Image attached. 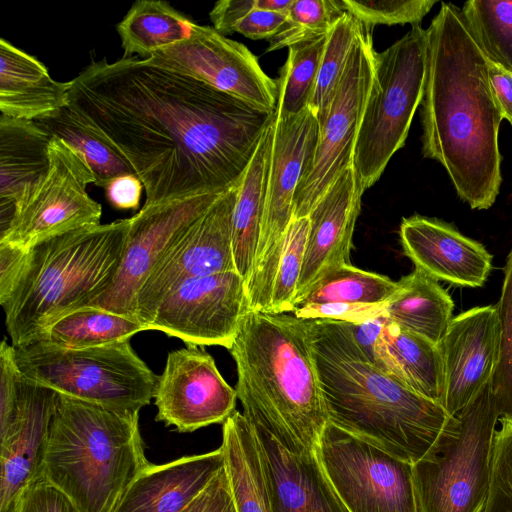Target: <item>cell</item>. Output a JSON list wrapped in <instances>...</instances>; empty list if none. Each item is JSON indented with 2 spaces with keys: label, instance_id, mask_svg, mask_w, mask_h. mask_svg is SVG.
<instances>
[{
  "label": "cell",
  "instance_id": "cell-1",
  "mask_svg": "<svg viewBox=\"0 0 512 512\" xmlns=\"http://www.w3.org/2000/svg\"><path fill=\"white\" fill-rule=\"evenodd\" d=\"M68 106L125 157L144 205L235 187L275 117L136 56L92 60L70 80Z\"/></svg>",
  "mask_w": 512,
  "mask_h": 512
},
{
  "label": "cell",
  "instance_id": "cell-2",
  "mask_svg": "<svg viewBox=\"0 0 512 512\" xmlns=\"http://www.w3.org/2000/svg\"><path fill=\"white\" fill-rule=\"evenodd\" d=\"M427 31L421 101L422 153L439 162L472 209L490 208L502 183L503 120L488 73L461 8L442 3Z\"/></svg>",
  "mask_w": 512,
  "mask_h": 512
},
{
  "label": "cell",
  "instance_id": "cell-3",
  "mask_svg": "<svg viewBox=\"0 0 512 512\" xmlns=\"http://www.w3.org/2000/svg\"><path fill=\"white\" fill-rule=\"evenodd\" d=\"M305 321L328 422L412 465L445 444L455 415L371 362L346 322Z\"/></svg>",
  "mask_w": 512,
  "mask_h": 512
},
{
  "label": "cell",
  "instance_id": "cell-4",
  "mask_svg": "<svg viewBox=\"0 0 512 512\" xmlns=\"http://www.w3.org/2000/svg\"><path fill=\"white\" fill-rule=\"evenodd\" d=\"M129 218L78 228L28 249L0 242V304L13 347L63 315L89 306L118 271Z\"/></svg>",
  "mask_w": 512,
  "mask_h": 512
},
{
  "label": "cell",
  "instance_id": "cell-5",
  "mask_svg": "<svg viewBox=\"0 0 512 512\" xmlns=\"http://www.w3.org/2000/svg\"><path fill=\"white\" fill-rule=\"evenodd\" d=\"M228 350L247 420L294 454L315 451L328 417L306 321L251 310Z\"/></svg>",
  "mask_w": 512,
  "mask_h": 512
},
{
  "label": "cell",
  "instance_id": "cell-6",
  "mask_svg": "<svg viewBox=\"0 0 512 512\" xmlns=\"http://www.w3.org/2000/svg\"><path fill=\"white\" fill-rule=\"evenodd\" d=\"M139 413L118 411L57 393L43 462V477L80 512H113L151 463Z\"/></svg>",
  "mask_w": 512,
  "mask_h": 512
},
{
  "label": "cell",
  "instance_id": "cell-7",
  "mask_svg": "<svg viewBox=\"0 0 512 512\" xmlns=\"http://www.w3.org/2000/svg\"><path fill=\"white\" fill-rule=\"evenodd\" d=\"M14 352L26 378L59 394L136 413L155 396L159 376L129 340L83 349L34 341Z\"/></svg>",
  "mask_w": 512,
  "mask_h": 512
},
{
  "label": "cell",
  "instance_id": "cell-8",
  "mask_svg": "<svg viewBox=\"0 0 512 512\" xmlns=\"http://www.w3.org/2000/svg\"><path fill=\"white\" fill-rule=\"evenodd\" d=\"M427 63V31L419 24L375 55V82L355 145L352 168L361 188L373 186L406 141L421 104Z\"/></svg>",
  "mask_w": 512,
  "mask_h": 512
},
{
  "label": "cell",
  "instance_id": "cell-9",
  "mask_svg": "<svg viewBox=\"0 0 512 512\" xmlns=\"http://www.w3.org/2000/svg\"><path fill=\"white\" fill-rule=\"evenodd\" d=\"M456 416L445 444L413 464L416 512H482L499 419L490 382Z\"/></svg>",
  "mask_w": 512,
  "mask_h": 512
},
{
  "label": "cell",
  "instance_id": "cell-10",
  "mask_svg": "<svg viewBox=\"0 0 512 512\" xmlns=\"http://www.w3.org/2000/svg\"><path fill=\"white\" fill-rule=\"evenodd\" d=\"M57 392L26 378L12 345H0V512H17L26 489L43 477Z\"/></svg>",
  "mask_w": 512,
  "mask_h": 512
},
{
  "label": "cell",
  "instance_id": "cell-11",
  "mask_svg": "<svg viewBox=\"0 0 512 512\" xmlns=\"http://www.w3.org/2000/svg\"><path fill=\"white\" fill-rule=\"evenodd\" d=\"M320 126L309 106L274 118L261 235L247 284L251 310L268 312L285 233L293 220V199L319 140Z\"/></svg>",
  "mask_w": 512,
  "mask_h": 512
},
{
  "label": "cell",
  "instance_id": "cell-12",
  "mask_svg": "<svg viewBox=\"0 0 512 512\" xmlns=\"http://www.w3.org/2000/svg\"><path fill=\"white\" fill-rule=\"evenodd\" d=\"M375 55L372 28L362 24L327 113L319 124L314 156L294 195L293 219L308 217L339 175L352 166L362 117L375 82Z\"/></svg>",
  "mask_w": 512,
  "mask_h": 512
},
{
  "label": "cell",
  "instance_id": "cell-13",
  "mask_svg": "<svg viewBox=\"0 0 512 512\" xmlns=\"http://www.w3.org/2000/svg\"><path fill=\"white\" fill-rule=\"evenodd\" d=\"M49 158L48 172L0 232V242L28 249L52 236L100 224L102 207L87 192L96 179L85 157L52 137Z\"/></svg>",
  "mask_w": 512,
  "mask_h": 512
},
{
  "label": "cell",
  "instance_id": "cell-14",
  "mask_svg": "<svg viewBox=\"0 0 512 512\" xmlns=\"http://www.w3.org/2000/svg\"><path fill=\"white\" fill-rule=\"evenodd\" d=\"M315 451L349 512H416L412 464L330 422Z\"/></svg>",
  "mask_w": 512,
  "mask_h": 512
},
{
  "label": "cell",
  "instance_id": "cell-15",
  "mask_svg": "<svg viewBox=\"0 0 512 512\" xmlns=\"http://www.w3.org/2000/svg\"><path fill=\"white\" fill-rule=\"evenodd\" d=\"M251 311L247 283L237 271L188 279L159 304L148 330H159L187 345L229 349Z\"/></svg>",
  "mask_w": 512,
  "mask_h": 512
},
{
  "label": "cell",
  "instance_id": "cell-16",
  "mask_svg": "<svg viewBox=\"0 0 512 512\" xmlns=\"http://www.w3.org/2000/svg\"><path fill=\"white\" fill-rule=\"evenodd\" d=\"M237 185L223 193L183 232L140 287L136 296L135 317L147 330L162 300L184 281L236 271L232 222Z\"/></svg>",
  "mask_w": 512,
  "mask_h": 512
},
{
  "label": "cell",
  "instance_id": "cell-17",
  "mask_svg": "<svg viewBox=\"0 0 512 512\" xmlns=\"http://www.w3.org/2000/svg\"><path fill=\"white\" fill-rule=\"evenodd\" d=\"M223 193L143 205L129 218L121 262L112 284L89 306L136 319V296L144 281L173 243Z\"/></svg>",
  "mask_w": 512,
  "mask_h": 512
},
{
  "label": "cell",
  "instance_id": "cell-18",
  "mask_svg": "<svg viewBox=\"0 0 512 512\" xmlns=\"http://www.w3.org/2000/svg\"><path fill=\"white\" fill-rule=\"evenodd\" d=\"M146 59L259 108L276 110L277 80L263 71L255 55L245 45L209 26L195 23L187 38Z\"/></svg>",
  "mask_w": 512,
  "mask_h": 512
},
{
  "label": "cell",
  "instance_id": "cell-19",
  "mask_svg": "<svg viewBox=\"0 0 512 512\" xmlns=\"http://www.w3.org/2000/svg\"><path fill=\"white\" fill-rule=\"evenodd\" d=\"M156 420L179 432L224 423L235 411L237 393L213 357L195 345L171 351L155 392Z\"/></svg>",
  "mask_w": 512,
  "mask_h": 512
},
{
  "label": "cell",
  "instance_id": "cell-20",
  "mask_svg": "<svg viewBox=\"0 0 512 512\" xmlns=\"http://www.w3.org/2000/svg\"><path fill=\"white\" fill-rule=\"evenodd\" d=\"M444 371L442 406L454 416L490 382L498 358L496 306L453 317L439 344Z\"/></svg>",
  "mask_w": 512,
  "mask_h": 512
},
{
  "label": "cell",
  "instance_id": "cell-21",
  "mask_svg": "<svg viewBox=\"0 0 512 512\" xmlns=\"http://www.w3.org/2000/svg\"><path fill=\"white\" fill-rule=\"evenodd\" d=\"M363 193L351 166L339 175L309 213V232L294 307L326 272L350 264Z\"/></svg>",
  "mask_w": 512,
  "mask_h": 512
},
{
  "label": "cell",
  "instance_id": "cell-22",
  "mask_svg": "<svg viewBox=\"0 0 512 512\" xmlns=\"http://www.w3.org/2000/svg\"><path fill=\"white\" fill-rule=\"evenodd\" d=\"M404 253L431 278L461 287H480L492 269L486 248L442 220L413 215L399 229Z\"/></svg>",
  "mask_w": 512,
  "mask_h": 512
},
{
  "label": "cell",
  "instance_id": "cell-23",
  "mask_svg": "<svg viewBox=\"0 0 512 512\" xmlns=\"http://www.w3.org/2000/svg\"><path fill=\"white\" fill-rule=\"evenodd\" d=\"M255 430L274 512H349L330 483L316 451L294 454L266 431Z\"/></svg>",
  "mask_w": 512,
  "mask_h": 512
},
{
  "label": "cell",
  "instance_id": "cell-24",
  "mask_svg": "<svg viewBox=\"0 0 512 512\" xmlns=\"http://www.w3.org/2000/svg\"><path fill=\"white\" fill-rule=\"evenodd\" d=\"M223 467L221 447L151 464L130 485L113 512H182Z\"/></svg>",
  "mask_w": 512,
  "mask_h": 512
},
{
  "label": "cell",
  "instance_id": "cell-25",
  "mask_svg": "<svg viewBox=\"0 0 512 512\" xmlns=\"http://www.w3.org/2000/svg\"><path fill=\"white\" fill-rule=\"evenodd\" d=\"M51 138L35 121L0 116V232L48 172Z\"/></svg>",
  "mask_w": 512,
  "mask_h": 512
},
{
  "label": "cell",
  "instance_id": "cell-26",
  "mask_svg": "<svg viewBox=\"0 0 512 512\" xmlns=\"http://www.w3.org/2000/svg\"><path fill=\"white\" fill-rule=\"evenodd\" d=\"M70 81L54 80L34 56L0 39V112L9 118L38 121L69 103Z\"/></svg>",
  "mask_w": 512,
  "mask_h": 512
},
{
  "label": "cell",
  "instance_id": "cell-27",
  "mask_svg": "<svg viewBox=\"0 0 512 512\" xmlns=\"http://www.w3.org/2000/svg\"><path fill=\"white\" fill-rule=\"evenodd\" d=\"M374 364L415 393L442 404L443 361L439 345L385 319Z\"/></svg>",
  "mask_w": 512,
  "mask_h": 512
},
{
  "label": "cell",
  "instance_id": "cell-28",
  "mask_svg": "<svg viewBox=\"0 0 512 512\" xmlns=\"http://www.w3.org/2000/svg\"><path fill=\"white\" fill-rule=\"evenodd\" d=\"M220 447L235 511L274 512L260 441L243 413L225 420Z\"/></svg>",
  "mask_w": 512,
  "mask_h": 512
},
{
  "label": "cell",
  "instance_id": "cell-29",
  "mask_svg": "<svg viewBox=\"0 0 512 512\" xmlns=\"http://www.w3.org/2000/svg\"><path fill=\"white\" fill-rule=\"evenodd\" d=\"M273 124L274 119L263 134L237 185L232 248L236 271L247 284L254 269L261 235Z\"/></svg>",
  "mask_w": 512,
  "mask_h": 512
},
{
  "label": "cell",
  "instance_id": "cell-30",
  "mask_svg": "<svg viewBox=\"0 0 512 512\" xmlns=\"http://www.w3.org/2000/svg\"><path fill=\"white\" fill-rule=\"evenodd\" d=\"M396 292L383 305V318L439 345L454 303L439 282L418 269L402 277Z\"/></svg>",
  "mask_w": 512,
  "mask_h": 512
},
{
  "label": "cell",
  "instance_id": "cell-31",
  "mask_svg": "<svg viewBox=\"0 0 512 512\" xmlns=\"http://www.w3.org/2000/svg\"><path fill=\"white\" fill-rule=\"evenodd\" d=\"M194 24L166 1H136L116 26L123 57L146 59L187 38Z\"/></svg>",
  "mask_w": 512,
  "mask_h": 512
},
{
  "label": "cell",
  "instance_id": "cell-32",
  "mask_svg": "<svg viewBox=\"0 0 512 512\" xmlns=\"http://www.w3.org/2000/svg\"><path fill=\"white\" fill-rule=\"evenodd\" d=\"M146 330L147 327L135 318L85 306L52 322L34 341L67 349H83L127 341Z\"/></svg>",
  "mask_w": 512,
  "mask_h": 512
},
{
  "label": "cell",
  "instance_id": "cell-33",
  "mask_svg": "<svg viewBox=\"0 0 512 512\" xmlns=\"http://www.w3.org/2000/svg\"><path fill=\"white\" fill-rule=\"evenodd\" d=\"M35 122L52 137L66 141L85 157L95 175L96 186L105 188L116 177L135 175L117 148L68 105Z\"/></svg>",
  "mask_w": 512,
  "mask_h": 512
},
{
  "label": "cell",
  "instance_id": "cell-34",
  "mask_svg": "<svg viewBox=\"0 0 512 512\" xmlns=\"http://www.w3.org/2000/svg\"><path fill=\"white\" fill-rule=\"evenodd\" d=\"M397 289L398 283L387 276L343 264L326 272L295 307L328 303L382 304Z\"/></svg>",
  "mask_w": 512,
  "mask_h": 512
},
{
  "label": "cell",
  "instance_id": "cell-35",
  "mask_svg": "<svg viewBox=\"0 0 512 512\" xmlns=\"http://www.w3.org/2000/svg\"><path fill=\"white\" fill-rule=\"evenodd\" d=\"M327 35L288 48L287 60L277 79L278 101L275 110L277 118L292 117L309 106Z\"/></svg>",
  "mask_w": 512,
  "mask_h": 512
},
{
  "label": "cell",
  "instance_id": "cell-36",
  "mask_svg": "<svg viewBox=\"0 0 512 512\" xmlns=\"http://www.w3.org/2000/svg\"><path fill=\"white\" fill-rule=\"evenodd\" d=\"M461 11L487 60L512 72V0H469Z\"/></svg>",
  "mask_w": 512,
  "mask_h": 512
},
{
  "label": "cell",
  "instance_id": "cell-37",
  "mask_svg": "<svg viewBox=\"0 0 512 512\" xmlns=\"http://www.w3.org/2000/svg\"><path fill=\"white\" fill-rule=\"evenodd\" d=\"M361 29L362 23L345 11L327 35L315 89L309 103V108L315 113L319 124L327 113Z\"/></svg>",
  "mask_w": 512,
  "mask_h": 512
},
{
  "label": "cell",
  "instance_id": "cell-38",
  "mask_svg": "<svg viewBox=\"0 0 512 512\" xmlns=\"http://www.w3.org/2000/svg\"><path fill=\"white\" fill-rule=\"evenodd\" d=\"M498 319V358L490 388L499 418H512V249L504 267Z\"/></svg>",
  "mask_w": 512,
  "mask_h": 512
},
{
  "label": "cell",
  "instance_id": "cell-39",
  "mask_svg": "<svg viewBox=\"0 0 512 512\" xmlns=\"http://www.w3.org/2000/svg\"><path fill=\"white\" fill-rule=\"evenodd\" d=\"M344 12L338 0H294L286 21L269 39L267 52L327 35Z\"/></svg>",
  "mask_w": 512,
  "mask_h": 512
},
{
  "label": "cell",
  "instance_id": "cell-40",
  "mask_svg": "<svg viewBox=\"0 0 512 512\" xmlns=\"http://www.w3.org/2000/svg\"><path fill=\"white\" fill-rule=\"evenodd\" d=\"M308 232V217L293 219L290 223L276 268L268 312L278 314L293 312Z\"/></svg>",
  "mask_w": 512,
  "mask_h": 512
},
{
  "label": "cell",
  "instance_id": "cell-41",
  "mask_svg": "<svg viewBox=\"0 0 512 512\" xmlns=\"http://www.w3.org/2000/svg\"><path fill=\"white\" fill-rule=\"evenodd\" d=\"M436 3V0H338L343 11L372 29L376 25H417Z\"/></svg>",
  "mask_w": 512,
  "mask_h": 512
},
{
  "label": "cell",
  "instance_id": "cell-42",
  "mask_svg": "<svg viewBox=\"0 0 512 512\" xmlns=\"http://www.w3.org/2000/svg\"><path fill=\"white\" fill-rule=\"evenodd\" d=\"M491 458L490 483L482 512H512V418L498 419Z\"/></svg>",
  "mask_w": 512,
  "mask_h": 512
},
{
  "label": "cell",
  "instance_id": "cell-43",
  "mask_svg": "<svg viewBox=\"0 0 512 512\" xmlns=\"http://www.w3.org/2000/svg\"><path fill=\"white\" fill-rule=\"evenodd\" d=\"M382 304L328 303L319 305H298L292 314L304 320L328 319L347 323L362 322L383 317Z\"/></svg>",
  "mask_w": 512,
  "mask_h": 512
},
{
  "label": "cell",
  "instance_id": "cell-44",
  "mask_svg": "<svg viewBox=\"0 0 512 512\" xmlns=\"http://www.w3.org/2000/svg\"><path fill=\"white\" fill-rule=\"evenodd\" d=\"M17 512H80L72 500L44 477L23 493Z\"/></svg>",
  "mask_w": 512,
  "mask_h": 512
},
{
  "label": "cell",
  "instance_id": "cell-45",
  "mask_svg": "<svg viewBox=\"0 0 512 512\" xmlns=\"http://www.w3.org/2000/svg\"><path fill=\"white\" fill-rule=\"evenodd\" d=\"M230 499L229 483L223 467L182 512H221Z\"/></svg>",
  "mask_w": 512,
  "mask_h": 512
},
{
  "label": "cell",
  "instance_id": "cell-46",
  "mask_svg": "<svg viewBox=\"0 0 512 512\" xmlns=\"http://www.w3.org/2000/svg\"><path fill=\"white\" fill-rule=\"evenodd\" d=\"M287 13L254 9L234 29L252 40L271 39L286 21Z\"/></svg>",
  "mask_w": 512,
  "mask_h": 512
},
{
  "label": "cell",
  "instance_id": "cell-47",
  "mask_svg": "<svg viewBox=\"0 0 512 512\" xmlns=\"http://www.w3.org/2000/svg\"><path fill=\"white\" fill-rule=\"evenodd\" d=\"M254 9L256 0H221L209 12L214 29L219 33L232 34L236 26Z\"/></svg>",
  "mask_w": 512,
  "mask_h": 512
},
{
  "label": "cell",
  "instance_id": "cell-48",
  "mask_svg": "<svg viewBox=\"0 0 512 512\" xmlns=\"http://www.w3.org/2000/svg\"><path fill=\"white\" fill-rule=\"evenodd\" d=\"M111 206L120 210L137 209L143 184L134 174L114 178L104 188Z\"/></svg>",
  "mask_w": 512,
  "mask_h": 512
},
{
  "label": "cell",
  "instance_id": "cell-49",
  "mask_svg": "<svg viewBox=\"0 0 512 512\" xmlns=\"http://www.w3.org/2000/svg\"><path fill=\"white\" fill-rule=\"evenodd\" d=\"M488 73L503 119L512 125V72L488 60Z\"/></svg>",
  "mask_w": 512,
  "mask_h": 512
},
{
  "label": "cell",
  "instance_id": "cell-50",
  "mask_svg": "<svg viewBox=\"0 0 512 512\" xmlns=\"http://www.w3.org/2000/svg\"><path fill=\"white\" fill-rule=\"evenodd\" d=\"M347 324L360 350L374 363L375 346L383 330L385 318H371L362 322Z\"/></svg>",
  "mask_w": 512,
  "mask_h": 512
},
{
  "label": "cell",
  "instance_id": "cell-51",
  "mask_svg": "<svg viewBox=\"0 0 512 512\" xmlns=\"http://www.w3.org/2000/svg\"><path fill=\"white\" fill-rule=\"evenodd\" d=\"M293 2L294 0H256V8L267 11L288 13Z\"/></svg>",
  "mask_w": 512,
  "mask_h": 512
},
{
  "label": "cell",
  "instance_id": "cell-52",
  "mask_svg": "<svg viewBox=\"0 0 512 512\" xmlns=\"http://www.w3.org/2000/svg\"><path fill=\"white\" fill-rule=\"evenodd\" d=\"M221 512H236L232 502V498L227 502V504L225 505Z\"/></svg>",
  "mask_w": 512,
  "mask_h": 512
}]
</instances>
